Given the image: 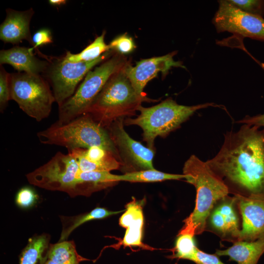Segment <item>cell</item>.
<instances>
[{"label": "cell", "mask_w": 264, "mask_h": 264, "mask_svg": "<svg viewBox=\"0 0 264 264\" xmlns=\"http://www.w3.org/2000/svg\"><path fill=\"white\" fill-rule=\"evenodd\" d=\"M243 124L228 132L216 156L206 162L228 186L250 194H264V131Z\"/></svg>", "instance_id": "6da1fadb"}, {"label": "cell", "mask_w": 264, "mask_h": 264, "mask_svg": "<svg viewBox=\"0 0 264 264\" xmlns=\"http://www.w3.org/2000/svg\"><path fill=\"white\" fill-rule=\"evenodd\" d=\"M183 173L187 176V182L195 186L197 196L195 208L184 220L178 234H201L215 203L227 197L229 190L206 162L195 155H191L185 162Z\"/></svg>", "instance_id": "7a4b0ae2"}, {"label": "cell", "mask_w": 264, "mask_h": 264, "mask_svg": "<svg viewBox=\"0 0 264 264\" xmlns=\"http://www.w3.org/2000/svg\"><path fill=\"white\" fill-rule=\"evenodd\" d=\"M125 66L110 77L85 113L105 129L120 118L134 115L143 102L154 101L136 93Z\"/></svg>", "instance_id": "3957f363"}, {"label": "cell", "mask_w": 264, "mask_h": 264, "mask_svg": "<svg viewBox=\"0 0 264 264\" xmlns=\"http://www.w3.org/2000/svg\"><path fill=\"white\" fill-rule=\"evenodd\" d=\"M37 135L42 144L63 146L67 150L102 147L112 154L120 162L118 151L108 131L87 114L66 123L56 122L39 132Z\"/></svg>", "instance_id": "277c9868"}, {"label": "cell", "mask_w": 264, "mask_h": 264, "mask_svg": "<svg viewBox=\"0 0 264 264\" xmlns=\"http://www.w3.org/2000/svg\"><path fill=\"white\" fill-rule=\"evenodd\" d=\"M218 107L207 103L194 106L178 104L168 98L155 106L145 108L141 106L140 114L135 118H127L126 125H137L143 131V139L148 148L154 149V141L157 136L165 137L180 127L197 110L209 107Z\"/></svg>", "instance_id": "5b68a950"}, {"label": "cell", "mask_w": 264, "mask_h": 264, "mask_svg": "<svg viewBox=\"0 0 264 264\" xmlns=\"http://www.w3.org/2000/svg\"><path fill=\"white\" fill-rule=\"evenodd\" d=\"M128 63L123 55L116 52L90 70L73 95L59 107L56 122L66 123L84 114L110 77Z\"/></svg>", "instance_id": "8992f818"}, {"label": "cell", "mask_w": 264, "mask_h": 264, "mask_svg": "<svg viewBox=\"0 0 264 264\" xmlns=\"http://www.w3.org/2000/svg\"><path fill=\"white\" fill-rule=\"evenodd\" d=\"M11 100L28 116L40 122L47 118L55 99L49 84L40 75L10 73Z\"/></svg>", "instance_id": "52a82bcc"}, {"label": "cell", "mask_w": 264, "mask_h": 264, "mask_svg": "<svg viewBox=\"0 0 264 264\" xmlns=\"http://www.w3.org/2000/svg\"><path fill=\"white\" fill-rule=\"evenodd\" d=\"M113 52L110 50L93 61L77 63L65 62L62 57H44L49 64L43 74L52 87L58 107L73 95L79 83L93 67L108 59Z\"/></svg>", "instance_id": "ba28073f"}, {"label": "cell", "mask_w": 264, "mask_h": 264, "mask_svg": "<svg viewBox=\"0 0 264 264\" xmlns=\"http://www.w3.org/2000/svg\"><path fill=\"white\" fill-rule=\"evenodd\" d=\"M81 170L69 154L57 153L48 162L26 175L31 184L50 191L64 192L74 197Z\"/></svg>", "instance_id": "9c48e42d"}, {"label": "cell", "mask_w": 264, "mask_h": 264, "mask_svg": "<svg viewBox=\"0 0 264 264\" xmlns=\"http://www.w3.org/2000/svg\"><path fill=\"white\" fill-rule=\"evenodd\" d=\"M219 8L212 20L218 33L229 32L264 41V19L244 12L227 0L219 1Z\"/></svg>", "instance_id": "30bf717a"}, {"label": "cell", "mask_w": 264, "mask_h": 264, "mask_svg": "<svg viewBox=\"0 0 264 264\" xmlns=\"http://www.w3.org/2000/svg\"><path fill=\"white\" fill-rule=\"evenodd\" d=\"M124 120L120 118L106 129L118 151L121 167L132 168L133 171L154 169L155 150L132 138L124 128Z\"/></svg>", "instance_id": "8fae6325"}, {"label": "cell", "mask_w": 264, "mask_h": 264, "mask_svg": "<svg viewBox=\"0 0 264 264\" xmlns=\"http://www.w3.org/2000/svg\"><path fill=\"white\" fill-rule=\"evenodd\" d=\"M235 197L242 220L236 241L251 242L264 238V194H236Z\"/></svg>", "instance_id": "7c38bea8"}, {"label": "cell", "mask_w": 264, "mask_h": 264, "mask_svg": "<svg viewBox=\"0 0 264 264\" xmlns=\"http://www.w3.org/2000/svg\"><path fill=\"white\" fill-rule=\"evenodd\" d=\"M172 52L164 56L143 59L136 63L135 66L128 63L125 67V73L136 93L146 96L144 89L147 84L155 77L159 72L166 75L172 67L185 68L181 62L175 61Z\"/></svg>", "instance_id": "4fadbf2b"}, {"label": "cell", "mask_w": 264, "mask_h": 264, "mask_svg": "<svg viewBox=\"0 0 264 264\" xmlns=\"http://www.w3.org/2000/svg\"><path fill=\"white\" fill-rule=\"evenodd\" d=\"M68 154L76 159L82 172H110L121 167L120 162L114 155L102 147L73 149L68 150Z\"/></svg>", "instance_id": "5bb4252c"}, {"label": "cell", "mask_w": 264, "mask_h": 264, "mask_svg": "<svg viewBox=\"0 0 264 264\" xmlns=\"http://www.w3.org/2000/svg\"><path fill=\"white\" fill-rule=\"evenodd\" d=\"M6 12V18L0 25V40L13 44L25 40L33 45L30 22L34 15L33 9L19 11L9 8Z\"/></svg>", "instance_id": "9a60e30c"}, {"label": "cell", "mask_w": 264, "mask_h": 264, "mask_svg": "<svg viewBox=\"0 0 264 264\" xmlns=\"http://www.w3.org/2000/svg\"><path fill=\"white\" fill-rule=\"evenodd\" d=\"M33 47L15 46L0 51V64H8L19 72L40 75L46 70L49 62L42 60L33 53Z\"/></svg>", "instance_id": "2e32d148"}, {"label": "cell", "mask_w": 264, "mask_h": 264, "mask_svg": "<svg viewBox=\"0 0 264 264\" xmlns=\"http://www.w3.org/2000/svg\"><path fill=\"white\" fill-rule=\"evenodd\" d=\"M144 199L132 200L126 206L125 212L119 219V225L126 229L122 243L125 246H141L144 225Z\"/></svg>", "instance_id": "e0dca14e"}, {"label": "cell", "mask_w": 264, "mask_h": 264, "mask_svg": "<svg viewBox=\"0 0 264 264\" xmlns=\"http://www.w3.org/2000/svg\"><path fill=\"white\" fill-rule=\"evenodd\" d=\"M220 202L210 215L211 225L222 236H231L236 241L240 230L239 219L235 209L236 198L227 196Z\"/></svg>", "instance_id": "ac0fdd59"}, {"label": "cell", "mask_w": 264, "mask_h": 264, "mask_svg": "<svg viewBox=\"0 0 264 264\" xmlns=\"http://www.w3.org/2000/svg\"><path fill=\"white\" fill-rule=\"evenodd\" d=\"M264 253V238L251 242L237 241L225 250H217L218 256H227L238 264H257Z\"/></svg>", "instance_id": "d6986e66"}, {"label": "cell", "mask_w": 264, "mask_h": 264, "mask_svg": "<svg viewBox=\"0 0 264 264\" xmlns=\"http://www.w3.org/2000/svg\"><path fill=\"white\" fill-rule=\"evenodd\" d=\"M119 182V175L110 172L80 171L75 187L74 197L90 196L93 192L112 186Z\"/></svg>", "instance_id": "ffe728a7"}, {"label": "cell", "mask_w": 264, "mask_h": 264, "mask_svg": "<svg viewBox=\"0 0 264 264\" xmlns=\"http://www.w3.org/2000/svg\"><path fill=\"white\" fill-rule=\"evenodd\" d=\"M49 236H35L28 240L20 258V264H44L48 259Z\"/></svg>", "instance_id": "44dd1931"}, {"label": "cell", "mask_w": 264, "mask_h": 264, "mask_svg": "<svg viewBox=\"0 0 264 264\" xmlns=\"http://www.w3.org/2000/svg\"><path fill=\"white\" fill-rule=\"evenodd\" d=\"M124 210L112 211L98 207L84 214L68 217L61 216L63 229L59 242L66 241L74 229L87 221L103 219L119 214Z\"/></svg>", "instance_id": "7402d4cb"}, {"label": "cell", "mask_w": 264, "mask_h": 264, "mask_svg": "<svg viewBox=\"0 0 264 264\" xmlns=\"http://www.w3.org/2000/svg\"><path fill=\"white\" fill-rule=\"evenodd\" d=\"M48 259L58 264H80L81 262L88 260L77 253L73 241H64L50 244Z\"/></svg>", "instance_id": "603a6c76"}, {"label": "cell", "mask_w": 264, "mask_h": 264, "mask_svg": "<svg viewBox=\"0 0 264 264\" xmlns=\"http://www.w3.org/2000/svg\"><path fill=\"white\" fill-rule=\"evenodd\" d=\"M105 32L97 37L94 41L77 54L67 51L63 58L64 61L71 63L88 62L99 58L104 53L110 50L109 44L105 42Z\"/></svg>", "instance_id": "cb8c5ba5"}, {"label": "cell", "mask_w": 264, "mask_h": 264, "mask_svg": "<svg viewBox=\"0 0 264 264\" xmlns=\"http://www.w3.org/2000/svg\"><path fill=\"white\" fill-rule=\"evenodd\" d=\"M187 176L182 174H169L154 169L129 172L119 175V181L132 182H153L168 180L186 179Z\"/></svg>", "instance_id": "d4e9b609"}, {"label": "cell", "mask_w": 264, "mask_h": 264, "mask_svg": "<svg viewBox=\"0 0 264 264\" xmlns=\"http://www.w3.org/2000/svg\"><path fill=\"white\" fill-rule=\"evenodd\" d=\"M198 249L194 235L187 233L178 234L172 257L193 261Z\"/></svg>", "instance_id": "484cf974"}, {"label": "cell", "mask_w": 264, "mask_h": 264, "mask_svg": "<svg viewBox=\"0 0 264 264\" xmlns=\"http://www.w3.org/2000/svg\"><path fill=\"white\" fill-rule=\"evenodd\" d=\"M232 5L247 13L263 17L264 15V0H227Z\"/></svg>", "instance_id": "4316f807"}, {"label": "cell", "mask_w": 264, "mask_h": 264, "mask_svg": "<svg viewBox=\"0 0 264 264\" xmlns=\"http://www.w3.org/2000/svg\"><path fill=\"white\" fill-rule=\"evenodd\" d=\"M109 45L110 50L121 55L131 53L136 47L132 38L127 34L116 37Z\"/></svg>", "instance_id": "83f0119b"}, {"label": "cell", "mask_w": 264, "mask_h": 264, "mask_svg": "<svg viewBox=\"0 0 264 264\" xmlns=\"http://www.w3.org/2000/svg\"><path fill=\"white\" fill-rule=\"evenodd\" d=\"M10 73L0 65V110L3 111L8 101L11 100L9 84Z\"/></svg>", "instance_id": "f1b7e54d"}, {"label": "cell", "mask_w": 264, "mask_h": 264, "mask_svg": "<svg viewBox=\"0 0 264 264\" xmlns=\"http://www.w3.org/2000/svg\"><path fill=\"white\" fill-rule=\"evenodd\" d=\"M38 199V195L29 187L22 188L16 196V204L20 207L27 208L32 206Z\"/></svg>", "instance_id": "f546056e"}, {"label": "cell", "mask_w": 264, "mask_h": 264, "mask_svg": "<svg viewBox=\"0 0 264 264\" xmlns=\"http://www.w3.org/2000/svg\"><path fill=\"white\" fill-rule=\"evenodd\" d=\"M32 43L34 49L41 46L53 43L52 35L50 29L42 28L37 31L32 37Z\"/></svg>", "instance_id": "4dcf8cb0"}, {"label": "cell", "mask_w": 264, "mask_h": 264, "mask_svg": "<svg viewBox=\"0 0 264 264\" xmlns=\"http://www.w3.org/2000/svg\"><path fill=\"white\" fill-rule=\"evenodd\" d=\"M197 264H224L216 254H210L198 249L193 261Z\"/></svg>", "instance_id": "1f68e13d"}, {"label": "cell", "mask_w": 264, "mask_h": 264, "mask_svg": "<svg viewBox=\"0 0 264 264\" xmlns=\"http://www.w3.org/2000/svg\"><path fill=\"white\" fill-rule=\"evenodd\" d=\"M236 123L256 126L258 128L261 127L264 128V113L253 116H246L242 119L237 121Z\"/></svg>", "instance_id": "d6a6232c"}, {"label": "cell", "mask_w": 264, "mask_h": 264, "mask_svg": "<svg viewBox=\"0 0 264 264\" xmlns=\"http://www.w3.org/2000/svg\"><path fill=\"white\" fill-rule=\"evenodd\" d=\"M67 1L66 0H49L48 2L51 5L54 6H60L62 5H64L66 3Z\"/></svg>", "instance_id": "836d02e7"}, {"label": "cell", "mask_w": 264, "mask_h": 264, "mask_svg": "<svg viewBox=\"0 0 264 264\" xmlns=\"http://www.w3.org/2000/svg\"><path fill=\"white\" fill-rule=\"evenodd\" d=\"M44 264H58L57 263L53 262V261L47 259Z\"/></svg>", "instance_id": "e575fe53"}, {"label": "cell", "mask_w": 264, "mask_h": 264, "mask_svg": "<svg viewBox=\"0 0 264 264\" xmlns=\"http://www.w3.org/2000/svg\"><path fill=\"white\" fill-rule=\"evenodd\" d=\"M262 67H263V68H264V63H263V64H262Z\"/></svg>", "instance_id": "d590c367"}, {"label": "cell", "mask_w": 264, "mask_h": 264, "mask_svg": "<svg viewBox=\"0 0 264 264\" xmlns=\"http://www.w3.org/2000/svg\"><path fill=\"white\" fill-rule=\"evenodd\" d=\"M263 130H264V129H263Z\"/></svg>", "instance_id": "8d00e7d4"}]
</instances>
